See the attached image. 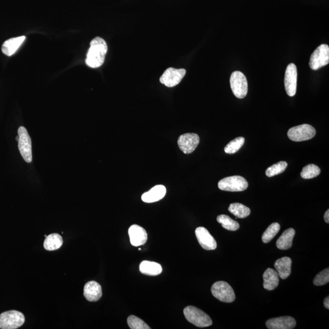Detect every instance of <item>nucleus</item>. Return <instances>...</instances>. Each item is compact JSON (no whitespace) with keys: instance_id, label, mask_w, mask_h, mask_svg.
Listing matches in <instances>:
<instances>
[{"instance_id":"1","label":"nucleus","mask_w":329,"mask_h":329,"mask_svg":"<svg viewBox=\"0 0 329 329\" xmlns=\"http://www.w3.org/2000/svg\"><path fill=\"white\" fill-rule=\"evenodd\" d=\"M106 42L100 37H96L90 42V47L87 54L86 60L88 66L95 68L102 66L107 54Z\"/></svg>"},{"instance_id":"2","label":"nucleus","mask_w":329,"mask_h":329,"mask_svg":"<svg viewBox=\"0 0 329 329\" xmlns=\"http://www.w3.org/2000/svg\"><path fill=\"white\" fill-rule=\"evenodd\" d=\"M185 318L190 323L199 327H206L212 325L209 316L193 306H187L184 310Z\"/></svg>"},{"instance_id":"3","label":"nucleus","mask_w":329,"mask_h":329,"mask_svg":"<svg viewBox=\"0 0 329 329\" xmlns=\"http://www.w3.org/2000/svg\"><path fill=\"white\" fill-rule=\"evenodd\" d=\"M25 321V316L22 312L16 311L5 312L0 315V328H18L24 324Z\"/></svg>"},{"instance_id":"4","label":"nucleus","mask_w":329,"mask_h":329,"mask_svg":"<svg viewBox=\"0 0 329 329\" xmlns=\"http://www.w3.org/2000/svg\"><path fill=\"white\" fill-rule=\"evenodd\" d=\"M211 294L218 300L226 303L235 301L236 295L229 283L218 281L214 283L211 288Z\"/></svg>"},{"instance_id":"5","label":"nucleus","mask_w":329,"mask_h":329,"mask_svg":"<svg viewBox=\"0 0 329 329\" xmlns=\"http://www.w3.org/2000/svg\"><path fill=\"white\" fill-rule=\"evenodd\" d=\"M230 83L234 95L240 99L246 97L248 85L245 74L239 71H234L231 74Z\"/></svg>"},{"instance_id":"6","label":"nucleus","mask_w":329,"mask_h":329,"mask_svg":"<svg viewBox=\"0 0 329 329\" xmlns=\"http://www.w3.org/2000/svg\"><path fill=\"white\" fill-rule=\"evenodd\" d=\"M248 182L246 179L240 176L223 178L218 182V188L221 190L227 191H242L246 190Z\"/></svg>"},{"instance_id":"7","label":"nucleus","mask_w":329,"mask_h":329,"mask_svg":"<svg viewBox=\"0 0 329 329\" xmlns=\"http://www.w3.org/2000/svg\"><path fill=\"white\" fill-rule=\"evenodd\" d=\"M287 134L289 139L293 141H306L314 138L316 130L312 126L304 124V125L293 127L289 129Z\"/></svg>"},{"instance_id":"8","label":"nucleus","mask_w":329,"mask_h":329,"mask_svg":"<svg viewBox=\"0 0 329 329\" xmlns=\"http://www.w3.org/2000/svg\"><path fill=\"white\" fill-rule=\"evenodd\" d=\"M328 63L329 47L327 45L322 44L311 55L309 66L313 70H318Z\"/></svg>"},{"instance_id":"9","label":"nucleus","mask_w":329,"mask_h":329,"mask_svg":"<svg viewBox=\"0 0 329 329\" xmlns=\"http://www.w3.org/2000/svg\"><path fill=\"white\" fill-rule=\"evenodd\" d=\"M19 136L18 149L25 162L31 163L32 161V144L30 136L27 129L24 126L20 127L18 130Z\"/></svg>"},{"instance_id":"10","label":"nucleus","mask_w":329,"mask_h":329,"mask_svg":"<svg viewBox=\"0 0 329 329\" xmlns=\"http://www.w3.org/2000/svg\"><path fill=\"white\" fill-rule=\"evenodd\" d=\"M185 74V69L170 67L164 71L160 78V82L168 87H173L181 82Z\"/></svg>"},{"instance_id":"11","label":"nucleus","mask_w":329,"mask_h":329,"mask_svg":"<svg viewBox=\"0 0 329 329\" xmlns=\"http://www.w3.org/2000/svg\"><path fill=\"white\" fill-rule=\"evenodd\" d=\"M298 71L294 64H289L285 71L284 84L286 93L294 96L297 89Z\"/></svg>"},{"instance_id":"12","label":"nucleus","mask_w":329,"mask_h":329,"mask_svg":"<svg viewBox=\"0 0 329 329\" xmlns=\"http://www.w3.org/2000/svg\"><path fill=\"white\" fill-rule=\"evenodd\" d=\"M200 137L197 133H187L179 137L178 141L179 148L184 154L193 152L200 143Z\"/></svg>"},{"instance_id":"13","label":"nucleus","mask_w":329,"mask_h":329,"mask_svg":"<svg viewBox=\"0 0 329 329\" xmlns=\"http://www.w3.org/2000/svg\"><path fill=\"white\" fill-rule=\"evenodd\" d=\"M199 243L203 249L210 250L217 248V243L214 238L204 227H199L195 230Z\"/></svg>"},{"instance_id":"14","label":"nucleus","mask_w":329,"mask_h":329,"mask_svg":"<svg viewBox=\"0 0 329 329\" xmlns=\"http://www.w3.org/2000/svg\"><path fill=\"white\" fill-rule=\"evenodd\" d=\"M128 233L130 242L133 246H141L147 242V233L141 226L133 224L129 227Z\"/></svg>"},{"instance_id":"15","label":"nucleus","mask_w":329,"mask_h":329,"mask_svg":"<svg viewBox=\"0 0 329 329\" xmlns=\"http://www.w3.org/2000/svg\"><path fill=\"white\" fill-rule=\"evenodd\" d=\"M269 329H293L296 327V321L291 317H282L270 319L266 322Z\"/></svg>"},{"instance_id":"16","label":"nucleus","mask_w":329,"mask_h":329,"mask_svg":"<svg viewBox=\"0 0 329 329\" xmlns=\"http://www.w3.org/2000/svg\"><path fill=\"white\" fill-rule=\"evenodd\" d=\"M102 288L99 283L95 281L87 282L84 286V296L87 301L96 302L102 298Z\"/></svg>"},{"instance_id":"17","label":"nucleus","mask_w":329,"mask_h":329,"mask_svg":"<svg viewBox=\"0 0 329 329\" xmlns=\"http://www.w3.org/2000/svg\"><path fill=\"white\" fill-rule=\"evenodd\" d=\"M166 188L164 185H158L152 187L150 190L143 193L142 200L146 203H155L164 198L166 195Z\"/></svg>"},{"instance_id":"18","label":"nucleus","mask_w":329,"mask_h":329,"mask_svg":"<svg viewBox=\"0 0 329 329\" xmlns=\"http://www.w3.org/2000/svg\"><path fill=\"white\" fill-rule=\"evenodd\" d=\"M292 260L289 257L279 259L275 263V267L279 276L282 279L288 278L292 273Z\"/></svg>"},{"instance_id":"19","label":"nucleus","mask_w":329,"mask_h":329,"mask_svg":"<svg viewBox=\"0 0 329 329\" xmlns=\"http://www.w3.org/2000/svg\"><path fill=\"white\" fill-rule=\"evenodd\" d=\"M263 287L267 291H272L278 287L279 276L278 272L272 268H268L263 275Z\"/></svg>"},{"instance_id":"20","label":"nucleus","mask_w":329,"mask_h":329,"mask_svg":"<svg viewBox=\"0 0 329 329\" xmlns=\"http://www.w3.org/2000/svg\"><path fill=\"white\" fill-rule=\"evenodd\" d=\"M25 36H20L8 39L3 44L2 50L6 56H11L17 51L21 45L24 43Z\"/></svg>"},{"instance_id":"21","label":"nucleus","mask_w":329,"mask_h":329,"mask_svg":"<svg viewBox=\"0 0 329 329\" xmlns=\"http://www.w3.org/2000/svg\"><path fill=\"white\" fill-rule=\"evenodd\" d=\"M295 233V230L293 228L285 230L282 236L277 240L276 246L278 249L286 250L291 248Z\"/></svg>"},{"instance_id":"22","label":"nucleus","mask_w":329,"mask_h":329,"mask_svg":"<svg viewBox=\"0 0 329 329\" xmlns=\"http://www.w3.org/2000/svg\"><path fill=\"white\" fill-rule=\"evenodd\" d=\"M140 272L143 275L154 276L160 275L162 268L159 263L145 260L140 265Z\"/></svg>"},{"instance_id":"23","label":"nucleus","mask_w":329,"mask_h":329,"mask_svg":"<svg viewBox=\"0 0 329 329\" xmlns=\"http://www.w3.org/2000/svg\"><path fill=\"white\" fill-rule=\"evenodd\" d=\"M63 240L60 234H52L47 236L44 241V248L47 250H55L63 246Z\"/></svg>"},{"instance_id":"24","label":"nucleus","mask_w":329,"mask_h":329,"mask_svg":"<svg viewBox=\"0 0 329 329\" xmlns=\"http://www.w3.org/2000/svg\"><path fill=\"white\" fill-rule=\"evenodd\" d=\"M228 209L234 216L239 218H245L250 214V208L240 203L231 204Z\"/></svg>"},{"instance_id":"25","label":"nucleus","mask_w":329,"mask_h":329,"mask_svg":"<svg viewBox=\"0 0 329 329\" xmlns=\"http://www.w3.org/2000/svg\"><path fill=\"white\" fill-rule=\"evenodd\" d=\"M217 221L224 229L230 231H236L239 229L240 224L226 215H221L217 217Z\"/></svg>"},{"instance_id":"26","label":"nucleus","mask_w":329,"mask_h":329,"mask_svg":"<svg viewBox=\"0 0 329 329\" xmlns=\"http://www.w3.org/2000/svg\"><path fill=\"white\" fill-rule=\"evenodd\" d=\"M280 229H281V226H280L279 223H272L271 225L267 228L265 233L263 234L262 238V242L264 243H268L271 242L273 238L279 232Z\"/></svg>"},{"instance_id":"27","label":"nucleus","mask_w":329,"mask_h":329,"mask_svg":"<svg viewBox=\"0 0 329 329\" xmlns=\"http://www.w3.org/2000/svg\"><path fill=\"white\" fill-rule=\"evenodd\" d=\"M245 141V139L243 137H239V138L234 139L233 141L228 143L226 147L224 148V151L227 154H234L242 147Z\"/></svg>"},{"instance_id":"28","label":"nucleus","mask_w":329,"mask_h":329,"mask_svg":"<svg viewBox=\"0 0 329 329\" xmlns=\"http://www.w3.org/2000/svg\"><path fill=\"white\" fill-rule=\"evenodd\" d=\"M321 169L318 166L310 164L303 168L301 176L303 179H309L318 177L320 174Z\"/></svg>"},{"instance_id":"29","label":"nucleus","mask_w":329,"mask_h":329,"mask_svg":"<svg viewBox=\"0 0 329 329\" xmlns=\"http://www.w3.org/2000/svg\"><path fill=\"white\" fill-rule=\"evenodd\" d=\"M287 166V162L285 161H281L277 163V164L273 165L266 169V175L267 177L271 178L275 177L276 175L281 174L285 170Z\"/></svg>"},{"instance_id":"30","label":"nucleus","mask_w":329,"mask_h":329,"mask_svg":"<svg viewBox=\"0 0 329 329\" xmlns=\"http://www.w3.org/2000/svg\"><path fill=\"white\" fill-rule=\"evenodd\" d=\"M128 324L130 328L131 329H149L151 328L149 327L147 324H146L144 321L141 319L136 317V316L131 315L127 320Z\"/></svg>"},{"instance_id":"31","label":"nucleus","mask_w":329,"mask_h":329,"mask_svg":"<svg viewBox=\"0 0 329 329\" xmlns=\"http://www.w3.org/2000/svg\"><path fill=\"white\" fill-rule=\"evenodd\" d=\"M329 282V269L326 268L322 271L315 277L314 284L317 286H322L327 284Z\"/></svg>"},{"instance_id":"32","label":"nucleus","mask_w":329,"mask_h":329,"mask_svg":"<svg viewBox=\"0 0 329 329\" xmlns=\"http://www.w3.org/2000/svg\"><path fill=\"white\" fill-rule=\"evenodd\" d=\"M324 307L327 309H329V297L327 296V298H325L324 301Z\"/></svg>"},{"instance_id":"33","label":"nucleus","mask_w":329,"mask_h":329,"mask_svg":"<svg viewBox=\"0 0 329 329\" xmlns=\"http://www.w3.org/2000/svg\"><path fill=\"white\" fill-rule=\"evenodd\" d=\"M324 220L325 223H329V210L325 211L324 215Z\"/></svg>"},{"instance_id":"34","label":"nucleus","mask_w":329,"mask_h":329,"mask_svg":"<svg viewBox=\"0 0 329 329\" xmlns=\"http://www.w3.org/2000/svg\"><path fill=\"white\" fill-rule=\"evenodd\" d=\"M16 141H19V136H18L17 138H16Z\"/></svg>"}]
</instances>
